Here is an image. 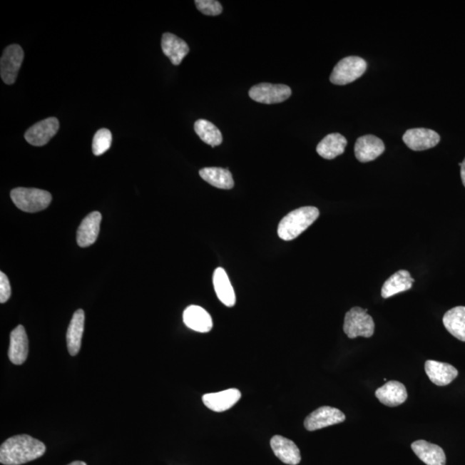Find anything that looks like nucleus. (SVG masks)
Returning <instances> with one entry per match:
<instances>
[{"mask_svg": "<svg viewBox=\"0 0 465 465\" xmlns=\"http://www.w3.org/2000/svg\"><path fill=\"white\" fill-rule=\"evenodd\" d=\"M59 127L60 123L57 118H49L29 128L24 137L27 142L33 146H44L56 135Z\"/></svg>", "mask_w": 465, "mask_h": 465, "instance_id": "1a4fd4ad", "label": "nucleus"}, {"mask_svg": "<svg viewBox=\"0 0 465 465\" xmlns=\"http://www.w3.org/2000/svg\"><path fill=\"white\" fill-rule=\"evenodd\" d=\"M347 145L346 137L333 133L327 135L318 144L317 151L318 155L326 160H333L334 158L342 155Z\"/></svg>", "mask_w": 465, "mask_h": 465, "instance_id": "5701e85b", "label": "nucleus"}, {"mask_svg": "<svg viewBox=\"0 0 465 465\" xmlns=\"http://www.w3.org/2000/svg\"><path fill=\"white\" fill-rule=\"evenodd\" d=\"M11 198L19 210L28 213L44 210L52 201L51 194L47 190L36 188L14 189L11 190Z\"/></svg>", "mask_w": 465, "mask_h": 465, "instance_id": "7ed1b4c3", "label": "nucleus"}, {"mask_svg": "<svg viewBox=\"0 0 465 465\" xmlns=\"http://www.w3.org/2000/svg\"><path fill=\"white\" fill-rule=\"evenodd\" d=\"M425 371L431 383L438 386H446L455 380L459 375L458 369L450 364L427 360Z\"/></svg>", "mask_w": 465, "mask_h": 465, "instance_id": "a211bd4d", "label": "nucleus"}, {"mask_svg": "<svg viewBox=\"0 0 465 465\" xmlns=\"http://www.w3.org/2000/svg\"><path fill=\"white\" fill-rule=\"evenodd\" d=\"M404 143L414 151H423L437 146L440 136L429 128H411L402 137Z\"/></svg>", "mask_w": 465, "mask_h": 465, "instance_id": "9d476101", "label": "nucleus"}, {"mask_svg": "<svg viewBox=\"0 0 465 465\" xmlns=\"http://www.w3.org/2000/svg\"><path fill=\"white\" fill-rule=\"evenodd\" d=\"M11 296L9 280L3 272H0V302L5 304Z\"/></svg>", "mask_w": 465, "mask_h": 465, "instance_id": "c756f323", "label": "nucleus"}, {"mask_svg": "<svg viewBox=\"0 0 465 465\" xmlns=\"http://www.w3.org/2000/svg\"><path fill=\"white\" fill-rule=\"evenodd\" d=\"M161 48L174 66L180 65L190 52L188 44L172 33H165L162 36Z\"/></svg>", "mask_w": 465, "mask_h": 465, "instance_id": "f3484780", "label": "nucleus"}, {"mask_svg": "<svg viewBox=\"0 0 465 465\" xmlns=\"http://www.w3.org/2000/svg\"><path fill=\"white\" fill-rule=\"evenodd\" d=\"M319 215V210L313 206L302 207L292 211L278 224V236L284 240L296 239L317 221Z\"/></svg>", "mask_w": 465, "mask_h": 465, "instance_id": "f03ea898", "label": "nucleus"}, {"mask_svg": "<svg viewBox=\"0 0 465 465\" xmlns=\"http://www.w3.org/2000/svg\"><path fill=\"white\" fill-rule=\"evenodd\" d=\"M271 447L274 454L282 462L290 465H297L301 462V452L292 440L276 435L271 439Z\"/></svg>", "mask_w": 465, "mask_h": 465, "instance_id": "2eb2a0df", "label": "nucleus"}, {"mask_svg": "<svg viewBox=\"0 0 465 465\" xmlns=\"http://www.w3.org/2000/svg\"><path fill=\"white\" fill-rule=\"evenodd\" d=\"M195 132L203 143L215 148L223 143V136L219 128L213 123L205 119H199L194 124Z\"/></svg>", "mask_w": 465, "mask_h": 465, "instance_id": "bb28decb", "label": "nucleus"}, {"mask_svg": "<svg viewBox=\"0 0 465 465\" xmlns=\"http://www.w3.org/2000/svg\"><path fill=\"white\" fill-rule=\"evenodd\" d=\"M414 282V278L410 276L408 271L400 270L385 281L382 287V297L386 299L392 297L394 295L407 292L412 288Z\"/></svg>", "mask_w": 465, "mask_h": 465, "instance_id": "4be33fe9", "label": "nucleus"}, {"mask_svg": "<svg viewBox=\"0 0 465 465\" xmlns=\"http://www.w3.org/2000/svg\"><path fill=\"white\" fill-rule=\"evenodd\" d=\"M411 448L423 463L426 465H446V456L441 447L426 442V440H417L411 445Z\"/></svg>", "mask_w": 465, "mask_h": 465, "instance_id": "aec40b11", "label": "nucleus"}, {"mask_svg": "<svg viewBox=\"0 0 465 465\" xmlns=\"http://www.w3.org/2000/svg\"><path fill=\"white\" fill-rule=\"evenodd\" d=\"M368 310L360 307H354L346 314L344 317L343 330L348 338L357 337L369 338L374 334L375 323L371 315H368Z\"/></svg>", "mask_w": 465, "mask_h": 465, "instance_id": "20e7f679", "label": "nucleus"}, {"mask_svg": "<svg viewBox=\"0 0 465 465\" xmlns=\"http://www.w3.org/2000/svg\"><path fill=\"white\" fill-rule=\"evenodd\" d=\"M46 446L40 440L30 435L21 434L8 439L0 447V463L21 465L41 458Z\"/></svg>", "mask_w": 465, "mask_h": 465, "instance_id": "f257e3e1", "label": "nucleus"}, {"mask_svg": "<svg viewBox=\"0 0 465 465\" xmlns=\"http://www.w3.org/2000/svg\"><path fill=\"white\" fill-rule=\"evenodd\" d=\"M183 321L189 329L198 333H208L213 327V321L210 315L202 307L190 305L183 314Z\"/></svg>", "mask_w": 465, "mask_h": 465, "instance_id": "4468645a", "label": "nucleus"}, {"mask_svg": "<svg viewBox=\"0 0 465 465\" xmlns=\"http://www.w3.org/2000/svg\"><path fill=\"white\" fill-rule=\"evenodd\" d=\"M199 175L203 180L219 189L230 190L235 185L232 174L228 169L205 168L199 171Z\"/></svg>", "mask_w": 465, "mask_h": 465, "instance_id": "a878e982", "label": "nucleus"}, {"mask_svg": "<svg viewBox=\"0 0 465 465\" xmlns=\"http://www.w3.org/2000/svg\"><path fill=\"white\" fill-rule=\"evenodd\" d=\"M346 421V415L338 409L324 406L311 413L305 421V429L313 431L339 424Z\"/></svg>", "mask_w": 465, "mask_h": 465, "instance_id": "6e6552de", "label": "nucleus"}, {"mask_svg": "<svg viewBox=\"0 0 465 465\" xmlns=\"http://www.w3.org/2000/svg\"><path fill=\"white\" fill-rule=\"evenodd\" d=\"M367 63L362 58L348 56L339 61L330 76L334 85L344 86L358 80L367 71Z\"/></svg>", "mask_w": 465, "mask_h": 465, "instance_id": "39448f33", "label": "nucleus"}, {"mask_svg": "<svg viewBox=\"0 0 465 465\" xmlns=\"http://www.w3.org/2000/svg\"><path fill=\"white\" fill-rule=\"evenodd\" d=\"M242 394L237 389H230L218 393L206 394L203 397V402L208 409L214 412H224L237 404Z\"/></svg>", "mask_w": 465, "mask_h": 465, "instance_id": "f8f14e48", "label": "nucleus"}, {"mask_svg": "<svg viewBox=\"0 0 465 465\" xmlns=\"http://www.w3.org/2000/svg\"><path fill=\"white\" fill-rule=\"evenodd\" d=\"M292 96V89L286 85L270 84V83H260L253 86L249 91V97L253 101L272 105V103H282Z\"/></svg>", "mask_w": 465, "mask_h": 465, "instance_id": "423d86ee", "label": "nucleus"}, {"mask_svg": "<svg viewBox=\"0 0 465 465\" xmlns=\"http://www.w3.org/2000/svg\"><path fill=\"white\" fill-rule=\"evenodd\" d=\"M443 323L452 336L465 342V307H455L447 311L444 315Z\"/></svg>", "mask_w": 465, "mask_h": 465, "instance_id": "393cba45", "label": "nucleus"}, {"mask_svg": "<svg viewBox=\"0 0 465 465\" xmlns=\"http://www.w3.org/2000/svg\"><path fill=\"white\" fill-rule=\"evenodd\" d=\"M29 354V340L26 329L22 325L12 330L10 335V347L8 356L11 363L23 364Z\"/></svg>", "mask_w": 465, "mask_h": 465, "instance_id": "dca6fc26", "label": "nucleus"}, {"mask_svg": "<svg viewBox=\"0 0 465 465\" xmlns=\"http://www.w3.org/2000/svg\"><path fill=\"white\" fill-rule=\"evenodd\" d=\"M24 51L18 44L8 46L0 60V74L4 82L12 85L18 78L24 61Z\"/></svg>", "mask_w": 465, "mask_h": 465, "instance_id": "0eeeda50", "label": "nucleus"}, {"mask_svg": "<svg viewBox=\"0 0 465 465\" xmlns=\"http://www.w3.org/2000/svg\"><path fill=\"white\" fill-rule=\"evenodd\" d=\"M195 4L198 11L207 16H218L223 12L221 4L215 0H197Z\"/></svg>", "mask_w": 465, "mask_h": 465, "instance_id": "c85d7f7f", "label": "nucleus"}, {"mask_svg": "<svg viewBox=\"0 0 465 465\" xmlns=\"http://www.w3.org/2000/svg\"><path fill=\"white\" fill-rule=\"evenodd\" d=\"M85 312L83 310H78L74 313L69 324L68 333H66V343L70 355L76 356L81 347L83 333H84Z\"/></svg>", "mask_w": 465, "mask_h": 465, "instance_id": "412c9836", "label": "nucleus"}, {"mask_svg": "<svg viewBox=\"0 0 465 465\" xmlns=\"http://www.w3.org/2000/svg\"><path fill=\"white\" fill-rule=\"evenodd\" d=\"M213 285L219 300L227 307L235 306L236 300L235 290L232 287L230 278L223 268L215 269L213 274Z\"/></svg>", "mask_w": 465, "mask_h": 465, "instance_id": "b1692460", "label": "nucleus"}, {"mask_svg": "<svg viewBox=\"0 0 465 465\" xmlns=\"http://www.w3.org/2000/svg\"><path fill=\"white\" fill-rule=\"evenodd\" d=\"M376 397L385 406L397 407L404 404L408 398V392L400 382L389 381L377 389Z\"/></svg>", "mask_w": 465, "mask_h": 465, "instance_id": "6ab92c4d", "label": "nucleus"}, {"mask_svg": "<svg viewBox=\"0 0 465 465\" xmlns=\"http://www.w3.org/2000/svg\"><path fill=\"white\" fill-rule=\"evenodd\" d=\"M461 167V178H462L463 184L465 186V159L462 163H459Z\"/></svg>", "mask_w": 465, "mask_h": 465, "instance_id": "7c9ffc66", "label": "nucleus"}, {"mask_svg": "<svg viewBox=\"0 0 465 465\" xmlns=\"http://www.w3.org/2000/svg\"><path fill=\"white\" fill-rule=\"evenodd\" d=\"M385 150L384 144L379 137L367 135L359 137L355 143L354 152L357 160L362 163L379 158Z\"/></svg>", "mask_w": 465, "mask_h": 465, "instance_id": "9b49d317", "label": "nucleus"}, {"mask_svg": "<svg viewBox=\"0 0 465 465\" xmlns=\"http://www.w3.org/2000/svg\"><path fill=\"white\" fill-rule=\"evenodd\" d=\"M102 215L98 211L91 213L83 220L77 232V243L81 247H87L94 244L98 239Z\"/></svg>", "mask_w": 465, "mask_h": 465, "instance_id": "ddd939ff", "label": "nucleus"}, {"mask_svg": "<svg viewBox=\"0 0 465 465\" xmlns=\"http://www.w3.org/2000/svg\"><path fill=\"white\" fill-rule=\"evenodd\" d=\"M112 143V135L107 128H101L94 136L93 140V153L94 155L101 156L109 150Z\"/></svg>", "mask_w": 465, "mask_h": 465, "instance_id": "cd10ccee", "label": "nucleus"}, {"mask_svg": "<svg viewBox=\"0 0 465 465\" xmlns=\"http://www.w3.org/2000/svg\"><path fill=\"white\" fill-rule=\"evenodd\" d=\"M68 465H87L85 462H83V461H74V462L69 464Z\"/></svg>", "mask_w": 465, "mask_h": 465, "instance_id": "2f4dec72", "label": "nucleus"}]
</instances>
